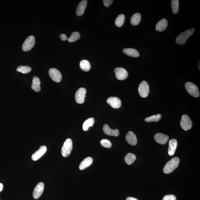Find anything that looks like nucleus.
Instances as JSON below:
<instances>
[{
  "instance_id": "obj_17",
  "label": "nucleus",
  "mask_w": 200,
  "mask_h": 200,
  "mask_svg": "<svg viewBox=\"0 0 200 200\" xmlns=\"http://www.w3.org/2000/svg\"><path fill=\"white\" fill-rule=\"evenodd\" d=\"M168 153L169 156H172L175 154L177 148V140L173 139L169 140Z\"/></svg>"
},
{
  "instance_id": "obj_15",
  "label": "nucleus",
  "mask_w": 200,
  "mask_h": 200,
  "mask_svg": "<svg viewBox=\"0 0 200 200\" xmlns=\"http://www.w3.org/2000/svg\"><path fill=\"white\" fill-rule=\"evenodd\" d=\"M154 139L158 143L164 145L166 144L169 139V137L162 133H158L155 134Z\"/></svg>"
},
{
  "instance_id": "obj_13",
  "label": "nucleus",
  "mask_w": 200,
  "mask_h": 200,
  "mask_svg": "<svg viewBox=\"0 0 200 200\" xmlns=\"http://www.w3.org/2000/svg\"><path fill=\"white\" fill-rule=\"evenodd\" d=\"M103 131L107 135L118 136L119 135V130L117 129H112L108 124H104L103 128Z\"/></svg>"
},
{
  "instance_id": "obj_2",
  "label": "nucleus",
  "mask_w": 200,
  "mask_h": 200,
  "mask_svg": "<svg viewBox=\"0 0 200 200\" xmlns=\"http://www.w3.org/2000/svg\"><path fill=\"white\" fill-rule=\"evenodd\" d=\"M195 31V29L192 28L191 29L187 30L185 32L179 34L176 39V44L182 45H184L187 39L192 35Z\"/></svg>"
},
{
  "instance_id": "obj_3",
  "label": "nucleus",
  "mask_w": 200,
  "mask_h": 200,
  "mask_svg": "<svg viewBox=\"0 0 200 200\" xmlns=\"http://www.w3.org/2000/svg\"><path fill=\"white\" fill-rule=\"evenodd\" d=\"M73 144L72 140L70 138L67 139L65 141L61 150V154L64 157L68 156L71 154L72 150Z\"/></svg>"
},
{
  "instance_id": "obj_6",
  "label": "nucleus",
  "mask_w": 200,
  "mask_h": 200,
  "mask_svg": "<svg viewBox=\"0 0 200 200\" xmlns=\"http://www.w3.org/2000/svg\"><path fill=\"white\" fill-rule=\"evenodd\" d=\"M180 125L183 130L185 131H187L191 129L192 127V122L188 116L183 115L182 116Z\"/></svg>"
},
{
  "instance_id": "obj_31",
  "label": "nucleus",
  "mask_w": 200,
  "mask_h": 200,
  "mask_svg": "<svg viewBox=\"0 0 200 200\" xmlns=\"http://www.w3.org/2000/svg\"><path fill=\"white\" fill-rule=\"evenodd\" d=\"M80 38V35L79 32H75L72 33L71 36L68 38V41L69 42H73L76 41Z\"/></svg>"
},
{
  "instance_id": "obj_33",
  "label": "nucleus",
  "mask_w": 200,
  "mask_h": 200,
  "mask_svg": "<svg viewBox=\"0 0 200 200\" xmlns=\"http://www.w3.org/2000/svg\"><path fill=\"white\" fill-rule=\"evenodd\" d=\"M163 200H176V198L174 195H167L163 197Z\"/></svg>"
},
{
  "instance_id": "obj_28",
  "label": "nucleus",
  "mask_w": 200,
  "mask_h": 200,
  "mask_svg": "<svg viewBox=\"0 0 200 200\" xmlns=\"http://www.w3.org/2000/svg\"><path fill=\"white\" fill-rule=\"evenodd\" d=\"M171 6L173 13L176 14L178 13L179 7V0H172L171 1Z\"/></svg>"
},
{
  "instance_id": "obj_18",
  "label": "nucleus",
  "mask_w": 200,
  "mask_h": 200,
  "mask_svg": "<svg viewBox=\"0 0 200 200\" xmlns=\"http://www.w3.org/2000/svg\"><path fill=\"white\" fill-rule=\"evenodd\" d=\"M87 4V0L82 1L79 4L76 10V14L77 16H82L84 13L85 10L86 8Z\"/></svg>"
},
{
  "instance_id": "obj_27",
  "label": "nucleus",
  "mask_w": 200,
  "mask_h": 200,
  "mask_svg": "<svg viewBox=\"0 0 200 200\" xmlns=\"http://www.w3.org/2000/svg\"><path fill=\"white\" fill-rule=\"evenodd\" d=\"M125 18V16L123 14H120L116 18L115 20L116 25L118 27H122L124 24Z\"/></svg>"
},
{
  "instance_id": "obj_36",
  "label": "nucleus",
  "mask_w": 200,
  "mask_h": 200,
  "mask_svg": "<svg viewBox=\"0 0 200 200\" xmlns=\"http://www.w3.org/2000/svg\"><path fill=\"white\" fill-rule=\"evenodd\" d=\"M126 200H138V199L135 198L129 197H128L126 198Z\"/></svg>"
},
{
  "instance_id": "obj_9",
  "label": "nucleus",
  "mask_w": 200,
  "mask_h": 200,
  "mask_svg": "<svg viewBox=\"0 0 200 200\" xmlns=\"http://www.w3.org/2000/svg\"><path fill=\"white\" fill-rule=\"evenodd\" d=\"M49 75L52 80L55 82H60L62 79V76L60 71L55 68H51L49 71Z\"/></svg>"
},
{
  "instance_id": "obj_20",
  "label": "nucleus",
  "mask_w": 200,
  "mask_h": 200,
  "mask_svg": "<svg viewBox=\"0 0 200 200\" xmlns=\"http://www.w3.org/2000/svg\"><path fill=\"white\" fill-rule=\"evenodd\" d=\"M123 52L127 55L134 58H137L140 56L138 51L134 49L125 48L124 49Z\"/></svg>"
},
{
  "instance_id": "obj_14",
  "label": "nucleus",
  "mask_w": 200,
  "mask_h": 200,
  "mask_svg": "<svg viewBox=\"0 0 200 200\" xmlns=\"http://www.w3.org/2000/svg\"><path fill=\"white\" fill-rule=\"evenodd\" d=\"M126 140L128 144L132 146H135L137 143L136 136L132 131H129L126 135Z\"/></svg>"
},
{
  "instance_id": "obj_4",
  "label": "nucleus",
  "mask_w": 200,
  "mask_h": 200,
  "mask_svg": "<svg viewBox=\"0 0 200 200\" xmlns=\"http://www.w3.org/2000/svg\"><path fill=\"white\" fill-rule=\"evenodd\" d=\"M185 88L187 92L194 97H199V90L197 86L191 82H187L185 83Z\"/></svg>"
},
{
  "instance_id": "obj_34",
  "label": "nucleus",
  "mask_w": 200,
  "mask_h": 200,
  "mask_svg": "<svg viewBox=\"0 0 200 200\" xmlns=\"http://www.w3.org/2000/svg\"><path fill=\"white\" fill-rule=\"evenodd\" d=\"M113 0H103V1L104 5L107 7H110L113 3Z\"/></svg>"
},
{
  "instance_id": "obj_23",
  "label": "nucleus",
  "mask_w": 200,
  "mask_h": 200,
  "mask_svg": "<svg viewBox=\"0 0 200 200\" xmlns=\"http://www.w3.org/2000/svg\"><path fill=\"white\" fill-rule=\"evenodd\" d=\"M141 19V15L139 13H134L130 19V23L133 25H138L140 23Z\"/></svg>"
},
{
  "instance_id": "obj_1",
  "label": "nucleus",
  "mask_w": 200,
  "mask_h": 200,
  "mask_svg": "<svg viewBox=\"0 0 200 200\" xmlns=\"http://www.w3.org/2000/svg\"><path fill=\"white\" fill-rule=\"evenodd\" d=\"M180 162V160L178 157H174L167 162L165 165L163 171L166 174H169L173 172L177 167Z\"/></svg>"
},
{
  "instance_id": "obj_12",
  "label": "nucleus",
  "mask_w": 200,
  "mask_h": 200,
  "mask_svg": "<svg viewBox=\"0 0 200 200\" xmlns=\"http://www.w3.org/2000/svg\"><path fill=\"white\" fill-rule=\"evenodd\" d=\"M107 103L112 108L118 109L121 107L122 102L118 98L116 97H110L107 100Z\"/></svg>"
},
{
  "instance_id": "obj_37",
  "label": "nucleus",
  "mask_w": 200,
  "mask_h": 200,
  "mask_svg": "<svg viewBox=\"0 0 200 200\" xmlns=\"http://www.w3.org/2000/svg\"><path fill=\"white\" fill-rule=\"evenodd\" d=\"M3 185L2 183H0V192L3 191Z\"/></svg>"
},
{
  "instance_id": "obj_19",
  "label": "nucleus",
  "mask_w": 200,
  "mask_h": 200,
  "mask_svg": "<svg viewBox=\"0 0 200 200\" xmlns=\"http://www.w3.org/2000/svg\"><path fill=\"white\" fill-rule=\"evenodd\" d=\"M168 22L165 19H161L156 24V30L159 32H162L166 29L168 26Z\"/></svg>"
},
{
  "instance_id": "obj_11",
  "label": "nucleus",
  "mask_w": 200,
  "mask_h": 200,
  "mask_svg": "<svg viewBox=\"0 0 200 200\" xmlns=\"http://www.w3.org/2000/svg\"><path fill=\"white\" fill-rule=\"evenodd\" d=\"M44 188V185L43 183L39 182L37 185L33 193V196L34 199H38L41 196L43 192Z\"/></svg>"
},
{
  "instance_id": "obj_24",
  "label": "nucleus",
  "mask_w": 200,
  "mask_h": 200,
  "mask_svg": "<svg viewBox=\"0 0 200 200\" xmlns=\"http://www.w3.org/2000/svg\"><path fill=\"white\" fill-rule=\"evenodd\" d=\"M95 119L93 118H89L85 120L82 125L83 129L84 131H87L89 127L92 126L95 123Z\"/></svg>"
},
{
  "instance_id": "obj_32",
  "label": "nucleus",
  "mask_w": 200,
  "mask_h": 200,
  "mask_svg": "<svg viewBox=\"0 0 200 200\" xmlns=\"http://www.w3.org/2000/svg\"><path fill=\"white\" fill-rule=\"evenodd\" d=\"M100 143L102 146L105 148H109L111 147L112 143L111 141L107 139H103L101 140Z\"/></svg>"
},
{
  "instance_id": "obj_35",
  "label": "nucleus",
  "mask_w": 200,
  "mask_h": 200,
  "mask_svg": "<svg viewBox=\"0 0 200 200\" xmlns=\"http://www.w3.org/2000/svg\"><path fill=\"white\" fill-rule=\"evenodd\" d=\"M60 37L61 39L63 41L68 40V38H67L66 35L64 34H61L60 36Z\"/></svg>"
},
{
  "instance_id": "obj_26",
  "label": "nucleus",
  "mask_w": 200,
  "mask_h": 200,
  "mask_svg": "<svg viewBox=\"0 0 200 200\" xmlns=\"http://www.w3.org/2000/svg\"><path fill=\"white\" fill-rule=\"evenodd\" d=\"M80 66L81 69L85 72H88L91 69V65L88 61L83 60L80 63Z\"/></svg>"
},
{
  "instance_id": "obj_16",
  "label": "nucleus",
  "mask_w": 200,
  "mask_h": 200,
  "mask_svg": "<svg viewBox=\"0 0 200 200\" xmlns=\"http://www.w3.org/2000/svg\"><path fill=\"white\" fill-rule=\"evenodd\" d=\"M46 150L47 148L46 146H41L39 150L32 155V160L34 161L38 160L46 152Z\"/></svg>"
},
{
  "instance_id": "obj_8",
  "label": "nucleus",
  "mask_w": 200,
  "mask_h": 200,
  "mask_svg": "<svg viewBox=\"0 0 200 200\" xmlns=\"http://www.w3.org/2000/svg\"><path fill=\"white\" fill-rule=\"evenodd\" d=\"M87 90L83 87H81L76 91L75 95V99L77 103L82 104L84 103Z\"/></svg>"
},
{
  "instance_id": "obj_7",
  "label": "nucleus",
  "mask_w": 200,
  "mask_h": 200,
  "mask_svg": "<svg viewBox=\"0 0 200 200\" xmlns=\"http://www.w3.org/2000/svg\"><path fill=\"white\" fill-rule=\"evenodd\" d=\"M138 92L141 97H148L150 92V87L147 82L145 81H143L140 83L138 87Z\"/></svg>"
},
{
  "instance_id": "obj_22",
  "label": "nucleus",
  "mask_w": 200,
  "mask_h": 200,
  "mask_svg": "<svg viewBox=\"0 0 200 200\" xmlns=\"http://www.w3.org/2000/svg\"><path fill=\"white\" fill-rule=\"evenodd\" d=\"M40 81L38 77L34 76L33 78L32 89L36 92H39L40 90Z\"/></svg>"
},
{
  "instance_id": "obj_10",
  "label": "nucleus",
  "mask_w": 200,
  "mask_h": 200,
  "mask_svg": "<svg viewBox=\"0 0 200 200\" xmlns=\"http://www.w3.org/2000/svg\"><path fill=\"white\" fill-rule=\"evenodd\" d=\"M116 78L119 80H124L127 78L128 72L125 69L122 68H116L114 69Z\"/></svg>"
},
{
  "instance_id": "obj_5",
  "label": "nucleus",
  "mask_w": 200,
  "mask_h": 200,
  "mask_svg": "<svg viewBox=\"0 0 200 200\" xmlns=\"http://www.w3.org/2000/svg\"><path fill=\"white\" fill-rule=\"evenodd\" d=\"M35 42V38L34 36H29L26 39L22 45V50L24 52H27L31 50L34 47Z\"/></svg>"
},
{
  "instance_id": "obj_21",
  "label": "nucleus",
  "mask_w": 200,
  "mask_h": 200,
  "mask_svg": "<svg viewBox=\"0 0 200 200\" xmlns=\"http://www.w3.org/2000/svg\"><path fill=\"white\" fill-rule=\"evenodd\" d=\"M93 162V159L90 157L86 158L81 162L79 165V168L81 170H83L90 166Z\"/></svg>"
},
{
  "instance_id": "obj_29",
  "label": "nucleus",
  "mask_w": 200,
  "mask_h": 200,
  "mask_svg": "<svg viewBox=\"0 0 200 200\" xmlns=\"http://www.w3.org/2000/svg\"><path fill=\"white\" fill-rule=\"evenodd\" d=\"M161 118H162V115H161V114H159L146 118L145 119V121L148 122H157L159 121L161 119Z\"/></svg>"
},
{
  "instance_id": "obj_30",
  "label": "nucleus",
  "mask_w": 200,
  "mask_h": 200,
  "mask_svg": "<svg viewBox=\"0 0 200 200\" xmlns=\"http://www.w3.org/2000/svg\"><path fill=\"white\" fill-rule=\"evenodd\" d=\"M16 70L18 72L26 74L31 72L32 69L28 66H19L18 67Z\"/></svg>"
},
{
  "instance_id": "obj_25",
  "label": "nucleus",
  "mask_w": 200,
  "mask_h": 200,
  "mask_svg": "<svg viewBox=\"0 0 200 200\" xmlns=\"http://www.w3.org/2000/svg\"><path fill=\"white\" fill-rule=\"evenodd\" d=\"M136 157L135 155L131 153H129L124 157V161L128 165H131L136 160Z\"/></svg>"
}]
</instances>
